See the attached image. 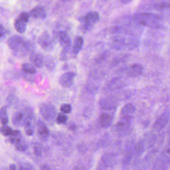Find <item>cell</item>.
I'll return each mask as SVG.
<instances>
[{"mask_svg": "<svg viewBox=\"0 0 170 170\" xmlns=\"http://www.w3.org/2000/svg\"><path fill=\"white\" fill-rule=\"evenodd\" d=\"M39 113L42 118L50 124L53 123L56 117V109L53 104L50 102L41 103L39 107Z\"/></svg>", "mask_w": 170, "mask_h": 170, "instance_id": "1", "label": "cell"}, {"mask_svg": "<svg viewBox=\"0 0 170 170\" xmlns=\"http://www.w3.org/2000/svg\"><path fill=\"white\" fill-rule=\"evenodd\" d=\"M33 115H35L33 110L30 107H27L22 110L17 111L13 115L12 118L13 124L18 127L24 126L27 118Z\"/></svg>", "mask_w": 170, "mask_h": 170, "instance_id": "2", "label": "cell"}, {"mask_svg": "<svg viewBox=\"0 0 170 170\" xmlns=\"http://www.w3.org/2000/svg\"><path fill=\"white\" fill-rule=\"evenodd\" d=\"M135 18L141 24L149 27H158L159 24V17L155 15L147 13L137 14Z\"/></svg>", "mask_w": 170, "mask_h": 170, "instance_id": "3", "label": "cell"}, {"mask_svg": "<svg viewBox=\"0 0 170 170\" xmlns=\"http://www.w3.org/2000/svg\"><path fill=\"white\" fill-rule=\"evenodd\" d=\"M37 134L42 141L45 142L48 140L50 136V131L45 123L40 119L36 122Z\"/></svg>", "mask_w": 170, "mask_h": 170, "instance_id": "4", "label": "cell"}, {"mask_svg": "<svg viewBox=\"0 0 170 170\" xmlns=\"http://www.w3.org/2000/svg\"><path fill=\"white\" fill-rule=\"evenodd\" d=\"M39 44L42 50L45 51H50L53 50V44L50 34L44 32L39 36Z\"/></svg>", "mask_w": 170, "mask_h": 170, "instance_id": "5", "label": "cell"}, {"mask_svg": "<svg viewBox=\"0 0 170 170\" xmlns=\"http://www.w3.org/2000/svg\"><path fill=\"white\" fill-rule=\"evenodd\" d=\"M99 15L97 12H91L88 13L83 19L84 27L88 29L92 27L94 24L98 22L99 20Z\"/></svg>", "mask_w": 170, "mask_h": 170, "instance_id": "6", "label": "cell"}, {"mask_svg": "<svg viewBox=\"0 0 170 170\" xmlns=\"http://www.w3.org/2000/svg\"><path fill=\"white\" fill-rule=\"evenodd\" d=\"M76 74L73 72H66L59 78V83L63 88H69L72 86Z\"/></svg>", "mask_w": 170, "mask_h": 170, "instance_id": "7", "label": "cell"}, {"mask_svg": "<svg viewBox=\"0 0 170 170\" xmlns=\"http://www.w3.org/2000/svg\"><path fill=\"white\" fill-rule=\"evenodd\" d=\"M35 122L36 120H35V115L27 118L24 125V132L27 135L32 136L35 133V125H36Z\"/></svg>", "mask_w": 170, "mask_h": 170, "instance_id": "8", "label": "cell"}, {"mask_svg": "<svg viewBox=\"0 0 170 170\" xmlns=\"http://www.w3.org/2000/svg\"><path fill=\"white\" fill-rule=\"evenodd\" d=\"M59 41L60 45L65 52L68 51L71 47V38L65 32H60L59 34Z\"/></svg>", "mask_w": 170, "mask_h": 170, "instance_id": "9", "label": "cell"}, {"mask_svg": "<svg viewBox=\"0 0 170 170\" xmlns=\"http://www.w3.org/2000/svg\"><path fill=\"white\" fill-rule=\"evenodd\" d=\"M30 60L32 64L38 68H42L45 64V59L42 54L33 52L30 55Z\"/></svg>", "mask_w": 170, "mask_h": 170, "instance_id": "10", "label": "cell"}, {"mask_svg": "<svg viewBox=\"0 0 170 170\" xmlns=\"http://www.w3.org/2000/svg\"><path fill=\"white\" fill-rule=\"evenodd\" d=\"M143 71V68L142 65L138 64L133 65L130 66L127 71V74L131 78H134L141 75Z\"/></svg>", "mask_w": 170, "mask_h": 170, "instance_id": "11", "label": "cell"}, {"mask_svg": "<svg viewBox=\"0 0 170 170\" xmlns=\"http://www.w3.org/2000/svg\"><path fill=\"white\" fill-rule=\"evenodd\" d=\"M135 111V107L132 103H127L122 108L121 115L122 118L130 119L131 116Z\"/></svg>", "mask_w": 170, "mask_h": 170, "instance_id": "12", "label": "cell"}, {"mask_svg": "<svg viewBox=\"0 0 170 170\" xmlns=\"http://www.w3.org/2000/svg\"><path fill=\"white\" fill-rule=\"evenodd\" d=\"M30 15L32 17L36 19H45L47 17V13L44 8L39 7L32 10Z\"/></svg>", "mask_w": 170, "mask_h": 170, "instance_id": "13", "label": "cell"}, {"mask_svg": "<svg viewBox=\"0 0 170 170\" xmlns=\"http://www.w3.org/2000/svg\"><path fill=\"white\" fill-rule=\"evenodd\" d=\"M113 118L107 113H103L99 118V124L102 128H108L112 125Z\"/></svg>", "mask_w": 170, "mask_h": 170, "instance_id": "14", "label": "cell"}, {"mask_svg": "<svg viewBox=\"0 0 170 170\" xmlns=\"http://www.w3.org/2000/svg\"><path fill=\"white\" fill-rule=\"evenodd\" d=\"M27 23L24 20L19 18L16 20L15 23V27L17 32L19 33H23L26 32L27 29Z\"/></svg>", "mask_w": 170, "mask_h": 170, "instance_id": "15", "label": "cell"}, {"mask_svg": "<svg viewBox=\"0 0 170 170\" xmlns=\"http://www.w3.org/2000/svg\"><path fill=\"white\" fill-rule=\"evenodd\" d=\"M14 146L17 151L20 152H24L28 149L29 144L27 143V141L23 136L17 143L14 145Z\"/></svg>", "mask_w": 170, "mask_h": 170, "instance_id": "16", "label": "cell"}, {"mask_svg": "<svg viewBox=\"0 0 170 170\" xmlns=\"http://www.w3.org/2000/svg\"><path fill=\"white\" fill-rule=\"evenodd\" d=\"M168 119V115L167 114H163L160 117L158 118V120L155 123V125H154L155 129H156L157 130L161 129L167 124Z\"/></svg>", "mask_w": 170, "mask_h": 170, "instance_id": "17", "label": "cell"}, {"mask_svg": "<svg viewBox=\"0 0 170 170\" xmlns=\"http://www.w3.org/2000/svg\"><path fill=\"white\" fill-rule=\"evenodd\" d=\"M9 141L12 144L15 145L21 139L23 135L21 131L19 130H13V132L9 136Z\"/></svg>", "mask_w": 170, "mask_h": 170, "instance_id": "18", "label": "cell"}, {"mask_svg": "<svg viewBox=\"0 0 170 170\" xmlns=\"http://www.w3.org/2000/svg\"><path fill=\"white\" fill-rule=\"evenodd\" d=\"M0 121L3 125H7L9 122L7 106H4L0 109Z\"/></svg>", "mask_w": 170, "mask_h": 170, "instance_id": "19", "label": "cell"}, {"mask_svg": "<svg viewBox=\"0 0 170 170\" xmlns=\"http://www.w3.org/2000/svg\"><path fill=\"white\" fill-rule=\"evenodd\" d=\"M83 44V39L81 36H78L76 38L74 41L73 52L75 54H77L79 53L82 47Z\"/></svg>", "mask_w": 170, "mask_h": 170, "instance_id": "20", "label": "cell"}, {"mask_svg": "<svg viewBox=\"0 0 170 170\" xmlns=\"http://www.w3.org/2000/svg\"><path fill=\"white\" fill-rule=\"evenodd\" d=\"M22 71L24 72L30 74H35L36 73V69L33 65L30 63H26L22 65Z\"/></svg>", "mask_w": 170, "mask_h": 170, "instance_id": "21", "label": "cell"}, {"mask_svg": "<svg viewBox=\"0 0 170 170\" xmlns=\"http://www.w3.org/2000/svg\"><path fill=\"white\" fill-rule=\"evenodd\" d=\"M33 149L36 156L38 157H41L42 155V148L41 144L37 142H35L33 144Z\"/></svg>", "mask_w": 170, "mask_h": 170, "instance_id": "22", "label": "cell"}, {"mask_svg": "<svg viewBox=\"0 0 170 170\" xmlns=\"http://www.w3.org/2000/svg\"><path fill=\"white\" fill-rule=\"evenodd\" d=\"M68 121V116L65 113H59L56 117V121L59 124H65Z\"/></svg>", "mask_w": 170, "mask_h": 170, "instance_id": "23", "label": "cell"}, {"mask_svg": "<svg viewBox=\"0 0 170 170\" xmlns=\"http://www.w3.org/2000/svg\"><path fill=\"white\" fill-rule=\"evenodd\" d=\"M13 129L11 127L7 125H3L1 128V133L4 136H9L12 133Z\"/></svg>", "mask_w": 170, "mask_h": 170, "instance_id": "24", "label": "cell"}, {"mask_svg": "<svg viewBox=\"0 0 170 170\" xmlns=\"http://www.w3.org/2000/svg\"><path fill=\"white\" fill-rule=\"evenodd\" d=\"M71 105L67 103H65V104H62L60 107V110L62 112V113H65V114H68L71 113Z\"/></svg>", "mask_w": 170, "mask_h": 170, "instance_id": "25", "label": "cell"}, {"mask_svg": "<svg viewBox=\"0 0 170 170\" xmlns=\"http://www.w3.org/2000/svg\"><path fill=\"white\" fill-rule=\"evenodd\" d=\"M33 74L29 73L27 72L23 71L22 72V76L24 79L28 81L29 82H33L34 81V77L33 76Z\"/></svg>", "mask_w": 170, "mask_h": 170, "instance_id": "26", "label": "cell"}, {"mask_svg": "<svg viewBox=\"0 0 170 170\" xmlns=\"http://www.w3.org/2000/svg\"><path fill=\"white\" fill-rule=\"evenodd\" d=\"M45 64L47 68L50 71H53L55 68V64H54V62H53V60L50 59V58H48L45 60Z\"/></svg>", "mask_w": 170, "mask_h": 170, "instance_id": "27", "label": "cell"}, {"mask_svg": "<svg viewBox=\"0 0 170 170\" xmlns=\"http://www.w3.org/2000/svg\"><path fill=\"white\" fill-rule=\"evenodd\" d=\"M19 169L20 170H33L35 169L32 165L29 163H26L20 164Z\"/></svg>", "mask_w": 170, "mask_h": 170, "instance_id": "28", "label": "cell"}, {"mask_svg": "<svg viewBox=\"0 0 170 170\" xmlns=\"http://www.w3.org/2000/svg\"><path fill=\"white\" fill-rule=\"evenodd\" d=\"M15 99L16 97L13 94L9 95L6 99V103L7 105L10 106L12 105L13 104L15 101Z\"/></svg>", "mask_w": 170, "mask_h": 170, "instance_id": "29", "label": "cell"}, {"mask_svg": "<svg viewBox=\"0 0 170 170\" xmlns=\"http://www.w3.org/2000/svg\"><path fill=\"white\" fill-rule=\"evenodd\" d=\"M20 18L22 20H24V21L26 22L27 23L29 20V14L27 13L23 12L20 15Z\"/></svg>", "mask_w": 170, "mask_h": 170, "instance_id": "30", "label": "cell"}, {"mask_svg": "<svg viewBox=\"0 0 170 170\" xmlns=\"http://www.w3.org/2000/svg\"><path fill=\"white\" fill-rule=\"evenodd\" d=\"M5 36V30L3 26L0 24V39L4 38Z\"/></svg>", "mask_w": 170, "mask_h": 170, "instance_id": "31", "label": "cell"}, {"mask_svg": "<svg viewBox=\"0 0 170 170\" xmlns=\"http://www.w3.org/2000/svg\"><path fill=\"white\" fill-rule=\"evenodd\" d=\"M41 169H42V170H50V167L48 165H47L46 164H44L42 166Z\"/></svg>", "mask_w": 170, "mask_h": 170, "instance_id": "32", "label": "cell"}, {"mask_svg": "<svg viewBox=\"0 0 170 170\" xmlns=\"http://www.w3.org/2000/svg\"><path fill=\"white\" fill-rule=\"evenodd\" d=\"M17 169V167H16V166L15 165V164H12L10 165L9 166V169L10 170H16Z\"/></svg>", "mask_w": 170, "mask_h": 170, "instance_id": "33", "label": "cell"}, {"mask_svg": "<svg viewBox=\"0 0 170 170\" xmlns=\"http://www.w3.org/2000/svg\"><path fill=\"white\" fill-rule=\"evenodd\" d=\"M123 1L125 2V3H128L129 2L130 0H123Z\"/></svg>", "mask_w": 170, "mask_h": 170, "instance_id": "34", "label": "cell"}, {"mask_svg": "<svg viewBox=\"0 0 170 170\" xmlns=\"http://www.w3.org/2000/svg\"><path fill=\"white\" fill-rule=\"evenodd\" d=\"M0 133H1V128H0Z\"/></svg>", "mask_w": 170, "mask_h": 170, "instance_id": "35", "label": "cell"}]
</instances>
